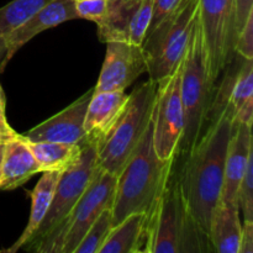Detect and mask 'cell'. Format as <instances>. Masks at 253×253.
Wrapping results in <instances>:
<instances>
[{"label":"cell","instance_id":"30bf717a","mask_svg":"<svg viewBox=\"0 0 253 253\" xmlns=\"http://www.w3.org/2000/svg\"><path fill=\"white\" fill-rule=\"evenodd\" d=\"M199 20L210 76L216 82L235 57V0H199Z\"/></svg>","mask_w":253,"mask_h":253},{"label":"cell","instance_id":"7a4b0ae2","mask_svg":"<svg viewBox=\"0 0 253 253\" xmlns=\"http://www.w3.org/2000/svg\"><path fill=\"white\" fill-rule=\"evenodd\" d=\"M152 120L132 155L116 175L111 212L114 225L128 215H150L167 184L175 165V157L162 160L153 147Z\"/></svg>","mask_w":253,"mask_h":253},{"label":"cell","instance_id":"8fae6325","mask_svg":"<svg viewBox=\"0 0 253 253\" xmlns=\"http://www.w3.org/2000/svg\"><path fill=\"white\" fill-rule=\"evenodd\" d=\"M155 0H108V11L99 22L101 42L124 41L142 44L152 21Z\"/></svg>","mask_w":253,"mask_h":253},{"label":"cell","instance_id":"52a82bcc","mask_svg":"<svg viewBox=\"0 0 253 253\" xmlns=\"http://www.w3.org/2000/svg\"><path fill=\"white\" fill-rule=\"evenodd\" d=\"M116 175L96 168L95 174L66 221L46 241L34 250L40 253H74L96 217L111 207Z\"/></svg>","mask_w":253,"mask_h":253},{"label":"cell","instance_id":"f1b7e54d","mask_svg":"<svg viewBox=\"0 0 253 253\" xmlns=\"http://www.w3.org/2000/svg\"><path fill=\"white\" fill-rule=\"evenodd\" d=\"M180 0H155V6H153V15H152V21H151L150 29L148 31L153 29L158 22L162 21L179 2ZM147 31V32H148Z\"/></svg>","mask_w":253,"mask_h":253},{"label":"cell","instance_id":"4fadbf2b","mask_svg":"<svg viewBox=\"0 0 253 253\" xmlns=\"http://www.w3.org/2000/svg\"><path fill=\"white\" fill-rule=\"evenodd\" d=\"M93 93L94 86L66 109L36 125L22 136L30 142L47 141L69 145H85L88 140L84 131V119Z\"/></svg>","mask_w":253,"mask_h":253},{"label":"cell","instance_id":"3957f363","mask_svg":"<svg viewBox=\"0 0 253 253\" xmlns=\"http://www.w3.org/2000/svg\"><path fill=\"white\" fill-rule=\"evenodd\" d=\"M214 252L209 235L190 214L173 169L146 224V253Z\"/></svg>","mask_w":253,"mask_h":253},{"label":"cell","instance_id":"484cf974","mask_svg":"<svg viewBox=\"0 0 253 253\" xmlns=\"http://www.w3.org/2000/svg\"><path fill=\"white\" fill-rule=\"evenodd\" d=\"M78 19L89 20L96 25L108 11V0H74Z\"/></svg>","mask_w":253,"mask_h":253},{"label":"cell","instance_id":"9a60e30c","mask_svg":"<svg viewBox=\"0 0 253 253\" xmlns=\"http://www.w3.org/2000/svg\"><path fill=\"white\" fill-rule=\"evenodd\" d=\"M252 157V126L236 124L227 148L221 202L237 203L240 184Z\"/></svg>","mask_w":253,"mask_h":253},{"label":"cell","instance_id":"83f0119b","mask_svg":"<svg viewBox=\"0 0 253 253\" xmlns=\"http://www.w3.org/2000/svg\"><path fill=\"white\" fill-rule=\"evenodd\" d=\"M253 14V0H235V30L236 37L244 29L247 19Z\"/></svg>","mask_w":253,"mask_h":253},{"label":"cell","instance_id":"d4e9b609","mask_svg":"<svg viewBox=\"0 0 253 253\" xmlns=\"http://www.w3.org/2000/svg\"><path fill=\"white\" fill-rule=\"evenodd\" d=\"M253 157L249 161L246 172L241 180L237 194L240 212L244 215V221H253Z\"/></svg>","mask_w":253,"mask_h":253},{"label":"cell","instance_id":"f546056e","mask_svg":"<svg viewBox=\"0 0 253 253\" xmlns=\"http://www.w3.org/2000/svg\"><path fill=\"white\" fill-rule=\"evenodd\" d=\"M239 253H253V221L242 222Z\"/></svg>","mask_w":253,"mask_h":253},{"label":"cell","instance_id":"6da1fadb","mask_svg":"<svg viewBox=\"0 0 253 253\" xmlns=\"http://www.w3.org/2000/svg\"><path fill=\"white\" fill-rule=\"evenodd\" d=\"M235 125L234 109L229 105L209 120L194 147L185 152L182 168L177 172L188 209L208 235L214 210L221 200L225 162Z\"/></svg>","mask_w":253,"mask_h":253},{"label":"cell","instance_id":"d6986e66","mask_svg":"<svg viewBox=\"0 0 253 253\" xmlns=\"http://www.w3.org/2000/svg\"><path fill=\"white\" fill-rule=\"evenodd\" d=\"M42 175L32 192L30 193L31 197V211H30L29 222H27L26 227L20 235L19 239L14 242L10 247L4 250V252L7 253H16L19 250L24 249L29 241L31 240L32 235L40 226V224L43 220L44 215L47 214L51 205L52 197H53L54 188H56L57 182L59 179V175L62 172H57V170H46V172H41Z\"/></svg>","mask_w":253,"mask_h":253},{"label":"cell","instance_id":"277c9868","mask_svg":"<svg viewBox=\"0 0 253 253\" xmlns=\"http://www.w3.org/2000/svg\"><path fill=\"white\" fill-rule=\"evenodd\" d=\"M214 91L215 82L210 76L207 47L198 15L182 59L180 96L184 109V128L179 150L188 152L204 132Z\"/></svg>","mask_w":253,"mask_h":253},{"label":"cell","instance_id":"d6a6232c","mask_svg":"<svg viewBox=\"0 0 253 253\" xmlns=\"http://www.w3.org/2000/svg\"><path fill=\"white\" fill-rule=\"evenodd\" d=\"M0 120H7L6 119V98L0 84Z\"/></svg>","mask_w":253,"mask_h":253},{"label":"cell","instance_id":"4316f807","mask_svg":"<svg viewBox=\"0 0 253 253\" xmlns=\"http://www.w3.org/2000/svg\"><path fill=\"white\" fill-rule=\"evenodd\" d=\"M235 54L253 61V14L250 15L244 29L237 35L235 41Z\"/></svg>","mask_w":253,"mask_h":253},{"label":"cell","instance_id":"ac0fdd59","mask_svg":"<svg viewBox=\"0 0 253 253\" xmlns=\"http://www.w3.org/2000/svg\"><path fill=\"white\" fill-rule=\"evenodd\" d=\"M241 212L237 203L220 200L210 222L209 239L215 252L239 253L241 241Z\"/></svg>","mask_w":253,"mask_h":253},{"label":"cell","instance_id":"7402d4cb","mask_svg":"<svg viewBox=\"0 0 253 253\" xmlns=\"http://www.w3.org/2000/svg\"><path fill=\"white\" fill-rule=\"evenodd\" d=\"M49 1L51 0H11L0 7V64L4 58L1 46L4 37L34 16Z\"/></svg>","mask_w":253,"mask_h":253},{"label":"cell","instance_id":"ba28073f","mask_svg":"<svg viewBox=\"0 0 253 253\" xmlns=\"http://www.w3.org/2000/svg\"><path fill=\"white\" fill-rule=\"evenodd\" d=\"M96 151V142L88 141L82 147L78 160L61 173L48 211L32 235L29 244L24 247L25 250L34 251L66 221L95 174Z\"/></svg>","mask_w":253,"mask_h":253},{"label":"cell","instance_id":"836d02e7","mask_svg":"<svg viewBox=\"0 0 253 253\" xmlns=\"http://www.w3.org/2000/svg\"><path fill=\"white\" fill-rule=\"evenodd\" d=\"M4 148H5V143H1V145H0V175H1V165H2V156H4Z\"/></svg>","mask_w":253,"mask_h":253},{"label":"cell","instance_id":"2e32d148","mask_svg":"<svg viewBox=\"0 0 253 253\" xmlns=\"http://www.w3.org/2000/svg\"><path fill=\"white\" fill-rule=\"evenodd\" d=\"M36 173H41V169L30 148L29 141L20 133L7 140L2 156L0 190L20 188Z\"/></svg>","mask_w":253,"mask_h":253},{"label":"cell","instance_id":"1f68e13d","mask_svg":"<svg viewBox=\"0 0 253 253\" xmlns=\"http://www.w3.org/2000/svg\"><path fill=\"white\" fill-rule=\"evenodd\" d=\"M17 135L16 131L9 125L7 120H0V145Z\"/></svg>","mask_w":253,"mask_h":253},{"label":"cell","instance_id":"9c48e42d","mask_svg":"<svg viewBox=\"0 0 253 253\" xmlns=\"http://www.w3.org/2000/svg\"><path fill=\"white\" fill-rule=\"evenodd\" d=\"M182 62L170 76L157 82L152 111V140L158 157L177 156L184 128V109L180 96Z\"/></svg>","mask_w":253,"mask_h":253},{"label":"cell","instance_id":"5b68a950","mask_svg":"<svg viewBox=\"0 0 253 253\" xmlns=\"http://www.w3.org/2000/svg\"><path fill=\"white\" fill-rule=\"evenodd\" d=\"M157 82L148 78L128 95L113 127L96 142V168L118 175L152 120Z\"/></svg>","mask_w":253,"mask_h":253},{"label":"cell","instance_id":"603a6c76","mask_svg":"<svg viewBox=\"0 0 253 253\" xmlns=\"http://www.w3.org/2000/svg\"><path fill=\"white\" fill-rule=\"evenodd\" d=\"M113 226V212L111 207H109L90 225L74 253H99Z\"/></svg>","mask_w":253,"mask_h":253},{"label":"cell","instance_id":"cb8c5ba5","mask_svg":"<svg viewBox=\"0 0 253 253\" xmlns=\"http://www.w3.org/2000/svg\"><path fill=\"white\" fill-rule=\"evenodd\" d=\"M253 98V64L250 59L241 58L240 67L235 77L232 85L230 105L234 109V113L244 105L249 99Z\"/></svg>","mask_w":253,"mask_h":253},{"label":"cell","instance_id":"ffe728a7","mask_svg":"<svg viewBox=\"0 0 253 253\" xmlns=\"http://www.w3.org/2000/svg\"><path fill=\"white\" fill-rule=\"evenodd\" d=\"M146 224L143 212L128 215L114 225L99 253H146Z\"/></svg>","mask_w":253,"mask_h":253},{"label":"cell","instance_id":"44dd1931","mask_svg":"<svg viewBox=\"0 0 253 253\" xmlns=\"http://www.w3.org/2000/svg\"><path fill=\"white\" fill-rule=\"evenodd\" d=\"M30 148L36 158L41 172L57 170L63 172L78 160L83 146L61 142H30Z\"/></svg>","mask_w":253,"mask_h":253},{"label":"cell","instance_id":"4dcf8cb0","mask_svg":"<svg viewBox=\"0 0 253 253\" xmlns=\"http://www.w3.org/2000/svg\"><path fill=\"white\" fill-rule=\"evenodd\" d=\"M253 121V98L249 99L242 106L235 111V123L251 125Z\"/></svg>","mask_w":253,"mask_h":253},{"label":"cell","instance_id":"8992f818","mask_svg":"<svg viewBox=\"0 0 253 253\" xmlns=\"http://www.w3.org/2000/svg\"><path fill=\"white\" fill-rule=\"evenodd\" d=\"M199 15V0H180L177 6L146 34L142 51L150 79L170 76L182 62Z\"/></svg>","mask_w":253,"mask_h":253},{"label":"cell","instance_id":"7c38bea8","mask_svg":"<svg viewBox=\"0 0 253 253\" xmlns=\"http://www.w3.org/2000/svg\"><path fill=\"white\" fill-rule=\"evenodd\" d=\"M143 73H147V66L141 44L109 41L106 42L105 58L94 90H125Z\"/></svg>","mask_w":253,"mask_h":253},{"label":"cell","instance_id":"5bb4252c","mask_svg":"<svg viewBox=\"0 0 253 253\" xmlns=\"http://www.w3.org/2000/svg\"><path fill=\"white\" fill-rule=\"evenodd\" d=\"M74 19H78L74 0H51L47 2L34 16L4 37L1 43L4 58L0 64V73L4 71L14 54L30 40L41 34L42 31Z\"/></svg>","mask_w":253,"mask_h":253},{"label":"cell","instance_id":"e0dca14e","mask_svg":"<svg viewBox=\"0 0 253 253\" xmlns=\"http://www.w3.org/2000/svg\"><path fill=\"white\" fill-rule=\"evenodd\" d=\"M127 99L125 90H94L84 119L86 140L93 142L100 141L121 115Z\"/></svg>","mask_w":253,"mask_h":253}]
</instances>
